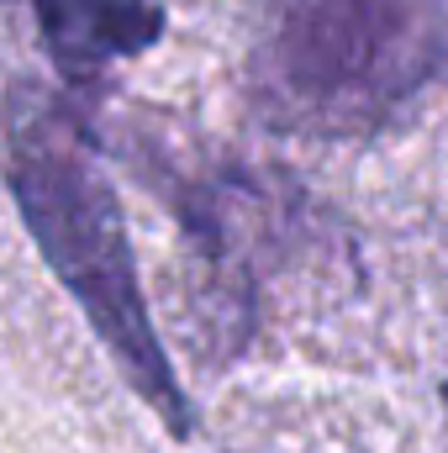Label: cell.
I'll return each mask as SVG.
<instances>
[{
    "label": "cell",
    "mask_w": 448,
    "mask_h": 453,
    "mask_svg": "<svg viewBox=\"0 0 448 453\" xmlns=\"http://www.w3.org/2000/svg\"><path fill=\"white\" fill-rule=\"evenodd\" d=\"M243 69L274 132L375 137L448 90V0H253Z\"/></svg>",
    "instance_id": "7a4b0ae2"
},
{
    "label": "cell",
    "mask_w": 448,
    "mask_h": 453,
    "mask_svg": "<svg viewBox=\"0 0 448 453\" xmlns=\"http://www.w3.org/2000/svg\"><path fill=\"white\" fill-rule=\"evenodd\" d=\"M106 148L127 174L164 201L185 242V322L190 348L212 364L232 358L253 333V264L259 248L290 222V201L248 158L206 142L180 116L127 106L106 127Z\"/></svg>",
    "instance_id": "3957f363"
},
{
    "label": "cell",
    "mask_w": 448,
    "mask_h": 453,
    "mask_svg": "<svg viewBox=\"0 0 448 453\" xmlns=\"http://www.w3.org/2000/svg\"><path fill=\"white\" fill-rule=\"evenodd\" d=\"M42 48L69 85H101L164 37V0H32Z\"/></svg>",
    "instance_id": "277c9868"
},
{
    "label": "cell",
    "mask_w": 448,
    "mask_h": 453,
    "mask_svg": "<svg viewBox=\"0 0 448 453\" xmlns=\"http://www.w3.org/2000/svg\"><path fill=\"white\" fill-rule=\"evenodd\" d=\"M0 153L5 185L42 264L58 274L96 338L106 342L116 374L169 427V438H196V406L158 342L116 185L106 180V164L80 111L42 85H11L0 106Z\"/></svg>",
    "instance_id": "6da1fadb"
}]
</instances>
